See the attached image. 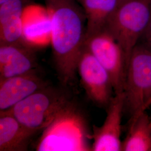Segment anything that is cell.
<instances>
[{
	"label": "cell",
	"instance_id": "cell-1",
	"mask_svg": "<svg viewBox=\"0 0 151 151\" xmlns=\"http://www.w3.org/2000/svg\"><path fill=\"white\" fill-rule=\"evenodd\" d=\"M51 19L53 60L60 82H73L84 48L86 17L76 0H44Z\"/></svg>",
	"mask_w": 151,
	"mask_h": 151
},
{
	"label": "cell",
	"instance_id": "cell-2",
	"mask_svg": "<svg viewBox=\"0 0 151 151\" xmlns=\"http://www.w3.org/2000/svg\"><path fill=\"white\" fill-rule=\"evenodd\" d=\"M92 132L83 109L70 100L35 144L37 151H90Z\"/></svg>",
	"mask_w": 151,
	"mask_h": 151
},
{
	"label": "cell",
	"instance_id": "cell-3",
	"mask_svg": "<svg viewBox=\"0 0 151 151\" xmlns=\"http://www.w3.org/2000/svg\"><path fill=\"white\" fill-rule=\"evenodd\" d=\"M151 18V0H124L108 20L105 29L122 47L127 67Z\"/></svg>",
	"mask_w": 151,
	"mask_h": 151
},
{
	"label": "cell",
	"instance_id": "cell-4",
	"mask_svg": "<svg viewBox=\"0 0 151 151\" xmlns=\"http://www.w3.org/2000/svg\"><path fill=\"white\" fill-rule=\"evenodd\" d=\"M70 100L63 90L48 85L5 111L37 134L51 123Z\"/></svg>",
	"mask_w": 151,
	"mask_h": 151
},
{
	"label": "cell",
	"instance_id": "cell-5",
	"mask_svg": "<svg viewBox=\"0 0 151 151\" xmlns=\"http://www.w3.org/2000/svg\"><path fill=\"white\" fill-rule=\"evenodd\" d=\"M124 92L125 109L128 111L130 120L151 106V50L139 42L130 55Z\"/></svg>",
	"mask_w": 151,
	"mask_h": 151
},
{
	"label": "cell",
	"instance_id": "cell-6",
	"mask_svg": "<svg viewBox=\"0 0 151 151\" xmlns=\"http://www.w3.org/2000/svg\"><path fill=\"white\" fill-rule=\"evenodd\" d=\"M84 47L108 72L114 93L124 92L126 60L123 49L111 34L104 29L86 38Z\"/></svg>",
	"mask_w": 151,
	"mask_h": 151
},
{
	"label": "cell",
	"instance_id": "cell-7",
	"mask_svg": "<svg viewBox=\"0 0 151 151\" xmlns=\"http://www.w3.org/2000/svg\"><path fill=\"white\" fill-rule=\"evenodd\" d=\"M77 70L87 96L97 106L106 109L114 93L112 81L108 72L85 47Z\"/></svg>",
	"mask_w": 151,
	"mask_h": 151
},
{
	"label": "cell",
	"instance_id": "cell-8",
	"mask_svg": "<svg viewBox=\"0 0 151 151\" xmlns=\"http://www.w3.org/2000/svg\"><path fill=\"white\" fill-rule=\"evenodd\" d=\"M125 109L124 92L115 94L106 108V116L101 126L93 125L92 151L122 150V120Z\"/></svg>",
	"mask_w": 151,
	"mask_h": 151
},
{
	"label": "cell",
	"instance_id": "cell-9",
	"mask_svg": "<svg viewBox=\"0 0 151 151\" xmlns=\"http://www.w3.org/2000/svg\"><path fill=\"white\" fill-rule=\"evenodd\" d=\"M49 85L37 70L0 80V111H7L34 92Z\"/></svg>",
	"mask_w": 151,
	"mask_h": 151
},
{
	"label": "cell",
	"instance_id": "cell-10",
	"mask_svg": "<svg viewBox=\"0 0 151 151\" xmlns=\"http://www.w3.org/2000/svg\"><path fill=\"white\" fill-rule=\"evenodd\" d=\"M38 65L29 44H0V80L30 72Z\"/></svg>",
	"mask_w": 151,
	"mask_h": 151
},
{
	"label": "cell",
	"instance_id": "cell-11",
	"mask_svg": "<svg viewBox=\"0 0 151 151\" xmlns=\"http://www.w3.org/2000/svg\"><path fill=\"white\" fill-rule=\"evenodd\" d=\"M28 0H10L0 5V44L27 43L24 37L23 13Z\"/></svg>",
	"mask_w": 151,
	"mask_h": 151
},
{
	"label": "cell",
	"instance_id": "cell-12",
	"mask_svg": "<svg viewBox=\"0 0 151 151\" xmlns=\"http://www.w3.org/2000/svg\"><path fill=\"white\" fill-rule=\"evenodd\" d=\"M0 151H26L37 134L11 114L0 111Z\"/></svg>",
	"mask_w": 151,
	"mask_h": 151
},
{
	"label": "cell",
	"instance_id": "cell-13",
	"mask_svg": "<svg viewBox=\"0 0 151 151\" xmlns=\"http://www.w3.org/2000/svg\"><path fill=\"white\" fill-rule=\"evenodd\" d=\"M122 0H83L81 3L86 17L85 39L105 29L108 20Z\"/></svg>",
	"mask_w": 151,
	"mask_h": 151
},
{
	"label": "cell",
	"instance_id": "cell-14",
	"mask_svg": "<svg viewBox=\"0 0 151 151\" xmlns=\"http://www.w3.org/2000/svg\"><path fill=\"white\" fill-rule=\"evenodd\" d=\"M122 151H151V116L146 110L130 120Z\"/></svg>",
	"mask_w": 151,
	"mask_h": 151
},
{
	"label": "cell",
	"instance_id": "cell-15",
	"mask_svg": "<svg viewBox=\"0 0 151 151\" xmlns=\"http://www.w3.org/2000/svg\"><path fill=\"white\" fill-rule=\"evenodd\" d=\"M22 18L24 37L27 43L42 39L47 34L51 35V19L47 9L28 6Z\"/></svg>",
	"mask_w": 151,
	"mask_h": 151
},
{
	"label": "cell",
	"instance_id": "cell-16",
	"mask_svg": "<svg viewBox=\"0 0 151 151\" xmlns=\"http://www.w3.org/2000/svg\"><path fill=\"white\" fill-rule=\"evenodd\" d=\"M140 40H142L141 43L151 50V18Z\"/></svg>",
	"mask_w": 151,
	"mask_h": 151
},
{
	"label": "cell",
	"instance_id": "cell-17",
	"mask_svg": "<svg viewBox=\"0 0 151 151\" xmlns=\"http://www.w3.org/2000/svg\"><path fill=\"white\" fill-rule=\"evenodd\" d=\"M9 1H10V0H0V5H2L5 4L6 2H9Z\"/></svg>",
	"mask_w": 151,
	"mask_h": 151
},
{
	"label": "cell",
	"instance_id": "cell-18",
	"mask_svg": "<svg viewBox=\"0 0 151 151\" xmlns=\"http://www.w3.org/2000/svg\"><path fill=\"white\" fill-rule=\"evenodd\" d=\"M76 1H77L78 2H79L80 4H81V3L82 2V1H83V0H76Z\"/></svg>",
	"mask_w": 151,
	"mask_h": 151
},
{
	"label": "cell",
	"instance_id": "cell-19",
	"mask_svg": "<svg viewBox=\"0 0 151 151\" xmlns=\"http://www.w3.org/2000/svg\"><path fill=\"white\" fill-rule=\"evenodd\" d=\"M122 1H124V0H122Z\"/></svg>",
	"mask_w": 151,
	"mask_h": 151
},
{
	"label": "cell",
	"instance_id": "cell-20",
	"mask_svg": "<svg viewBox=\"0 0 151 151\" xmlns=\"http://www.w3.org/2000/svg\"></svg>",
	"mask_w": 151,
	"mask_h": 151
}]
</instances>
